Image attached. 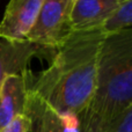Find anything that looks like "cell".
Instances as JSON below:
<instances>
[{
	"instance_id": "obj_1",
	"label": "cell",
	"mask_w": 132,
	"mask_h": 132,
	"mask_svg": "<svg viewBox=\"0 0 132 132\" xmlns=\"http://www.w3.org/2000/svg\"><path fill=\"white\" fill-rule=\"evenodd\" d=\"M105 31H73L57 49L46 70L24 72L30 92L60 116H79L89 108L96 88L97 58Z\"/></svg>"
},
{
	"instance_id": "obj_2",
	"label": "cell",
	"mask_w": 132,
	"mask_h": 132,
	"mask_svg": "<svg viewBox=\"0 0 132 132\" xmlns=\"http://www.w3.org/2000/svg\"><path fill=\"white\" fill-rule=\"evenodd\" d=\"M132 104V27L105 32L97 58L96 88L89 109L103 123Z\"/></svg>"
},
{
	"instance_id": "obj_3",
	"label": "cell",
	"mask_w": 132,
	"mask_h": 132,
	"mask_svg": "<svg viewBox=\"0 0 132 132\" xmlns=\"http://www.w3.org/2000/svg\"><path fill=\"white\" fill-rule=\"evenodd\" d=\"M74 0H43L27 42L55 53L73 32L71 9Z\"/></svg>"
},
{
	"instance_id": "obj_4",
	"label": "cell",
	"mask_w": 132,
	"mask_h": 132,
	"mask_svg": "<svg viewBox=\"0 0 132 132\" xmlns=\"http://www.w3.org/2000/svg\"><path fill=\"white\" fill-rule=\"evenodd\" d=\"M42 5L43 0H11L0 22V38L7 42L27 41Z\"/></svg>"
},
{
	"instance_id": "obj_5",
	"label": "cell",
	"mask_w": 132,
	"mask_h": 132,
	"mask_svg": "<svg viewBox=\"0 0 132 132\" xmlns=\"http://www.w3.org/2000/svg\"><path fill=\"white\" fill-rule=\"evenodd\" d=\"M51 53L29 42H7L0 39V87L11 75L23 74L29 70L32 58H45L50 62Z\"/></svg>"
},
{
	"instance_id": "obj_6",
	"label": "cell",
	"mask_w": 132,
	"mask_h": 132,
	"mask_svg": "<svg viewBox=\"0 0 132 132\" xmlns=\"http://www.w3.org/2000/svg\"><path fill=\"white\" fill-rule=\"evenodd\" d=\"M121 2L122 0H74L70 18L72 30H103Z\"/></svg>"
},
{
	"instance_id": "obj_7",
	"label": "cell",
	"mask_w": 132,
	"mask_h": 132,
	"mask_svg": "<svg viewBox=\"0 0 132 132\" xmlns=\"http://www.w3.org/2000/svg\"><path fill=\"white\" fill-rule=\"evenodd\" d=\"M28 86L24 73L6 78L0 87V130L24 115Z\"/></svg>"
},
{
	"instance_id": "obj_8",
	"label": "cell",
	"mask_w": 132,
	"mask_h": 132,
	"mask_svg": "<svg viewBox=\"0 0 132 132\" xmlns=\"http://www.w3.org/2000/svg\"><path fill=\"white\" fill-rule=\"evenodd\" d=\"M24 115L30 122L29 132H65L60 115L29 89Z\"/></svg>"
},
{
	"instance_id": "obj_9",
	"label": "cell",
	"mask_w": 132,
	"mask_h": 132,
	"mask_svg": "<svg viewBox=\"0 0 132 132\" xmlns=\"http://www.w3.org/2000/svg\"><path fill=\"white\" fill-rule=\"evenodd\" d=\"M132 27V0H122L119 7L103 27L105 32Z\"/></svg>"
},
{
	"instance_id": "obj_10",
	"label": "cell",
	"mask_w": 132,
	"mask_h": 132,
	"mask_svg": "<svg viewBox=\"0 0 132 132\" xmlns=\"http://www.w3.org/2000/svg\"><path fill=\"white\" fill-rule=\"evenodd\" d=\"M103 132H132V104L111 121L103 123Z\"/></svg>"
},
{
	"instance_id": "obj_11",
	"label": "cell",
	"mask_w": 132,
	"mask_h": 132,
	"mask_svg": "<svg viewBox=\"0 0 132 132\" xmlns=\"http://www.w3.org/2000/svg\"><path fill=\"white\" fill-rule=\"evenodd\" d=\"M79 118L80 128L78 132H103L102 119L89 108L81 115H79Z\"/></svg>"
},
{
	"instance_id": "obj_12",
	"label": "cell",
	"mask_w": 132,
	"mask_h": 132,
	"mask_svg": "<svg viewBox=\"0 0 132 132\" xmlns=\"http://www.w3.org/2000/svg\"><path fill=\"white\" fill-rule=\"evenodd\" d=\"M30 131V122L26 115L19 116L12 123L1 129L0 132H29Z\"/></svg>"
}]
</instances>
